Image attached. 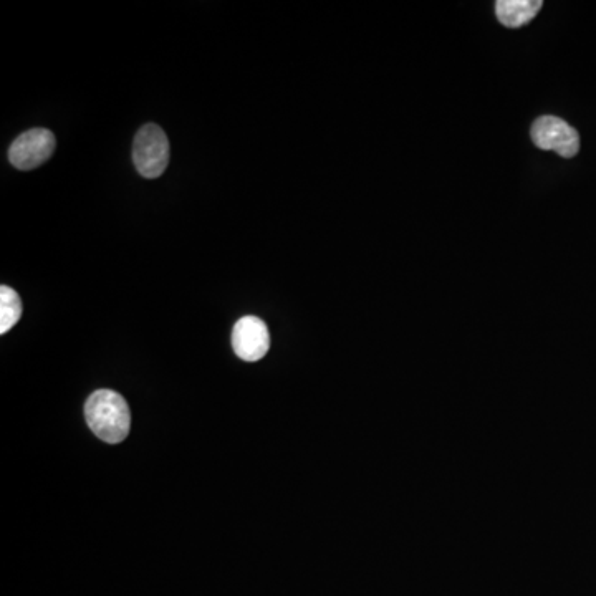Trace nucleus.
Segmentation results:
<instances>
[{
    "instance_id": "39448f33",
    "label": "nucleus",
    "mask_w": 596,
    "mask_h": 596,
    "mask_svg": "<svg viewBox=\"0 0 596 596\" xmlns=\"http://www.w3.org/2000/svg\"><path fill=\"white\" fill-rule=\"evenodd\" d=\"M232 348L244 361H259L270 348L269 328L259 317H244L232 330Z\"/></svg>"
},
{
    "instance_id": "423d86ee",
    "label": "nucleus",
    "mask_w": 596,
    "mask_h": 596,
    "mask_svg": "<svg viewBox=\"0 0 596 596\" xmlns=\"http://www.w3.org/2000/svg\"><path fill=\"white\" fill-rule=\"evenodd\" d=\"M542 5V0H499L496 4L497 19L509 29H519L535 19Z\"/></svg>"
},
{
    "instance_id": "20e7f679",
    "label": "nucleus",
    "mask_w": 596,
    "mask_h": 596,
    "mask_svg": "<svg viewBox=\"0 0 596 596\" xmlns=\"http://www.w3.org/2000/svg\"><path fill=\"white\" fill-rule=\"evenodd\" d=\"M55 145L57 140L50 130L34 128V130L25 131L10 146V163L20 171L39 168L47 159H50L55 151Z\"/></svg>"
},
{
    "instance_id": "7ed1b4c3",
    "label": "nucleus",
    "mask_w": 596,
    "mask_h": 596,
    "mask_svg": "<svg viewBox=\"0 0 596 596\" xmlns=\"http://www.w3.org/2000/svg\"><path fill=\"white\" fill-rule=\"evenodd\" d=\"M530 135L537 148L555 151L562 158H573L580 151L578 131L558 116H540L534 121Z\"/></svg>"
},
{
    "instance_id": "f257e3e1",
    "label": "nucleus",
    "mask_w": 596,
    "mask_h": 596,
    "mask_svg": "<svg viewBox=\"0 0 596 596\" xmlns=\"http://www.w3.org/2000/svg\"><path fill=\"white\" fill-rule=\"evenodd\" d=\"M85 418L93 433L105 443H121L130 434V408L116 391H95L85 404Z\"/></svg>"
},
{
    "instance_id": "f03ea898",
    "label": "nucleus",
    "mask_w": 596,
    "mask_h": 596,
    "mask_svg": "<svg viewBox=\"0 0 596 596\" xmlns=\"http://www.w3.org/2000/svg\"><path fill=\"white\" fill-rule=\"evenodd\" d=\"M136 171L146 179H156L169 164V141L163 128L154 123L140 128L133 143Z\"/></svg>"
},
{
    "instance_id": "0eeeda50",
    "label": "nucleus",
    "mask_w": 596,
    "mask_h": 596,
    "mask_svg": "<svg viewBox=\"0 0 596 596\" xmlns=\"http://www.w3.org/2000/svg\"><path fill=\"white\" fill-rule=\"evenodd\" d=\"M22 317V302L14 289L0 287V333L9 332Z\"/></svg>"
}]
</instances>
